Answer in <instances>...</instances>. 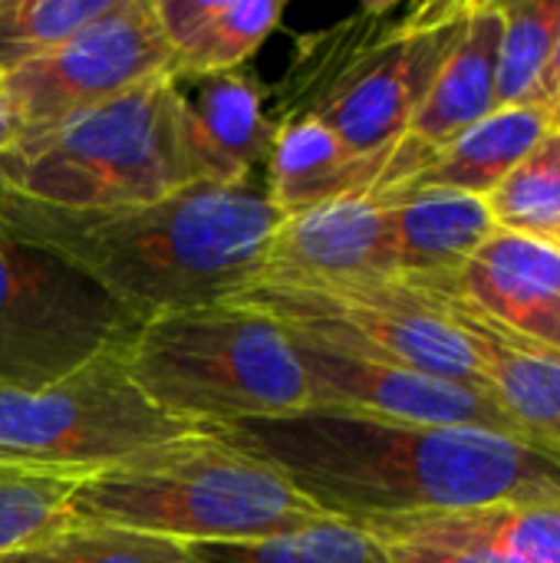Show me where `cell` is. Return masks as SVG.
Masks as SVG:
<instances>
[{"instance_id": "6da1fadb", "label": "cell", "mask_w": 560, "mask_h": 563, "mask_svg": "<svg viewBox=\"0 0 560 563\" xmlns=\"http://www.w3.org/2000/svg\"><path fill=\"white\" fill-rule=\"evenodd\" d=\"M201 432L267 465L323 515L353 525L560 501V452L488 429L307 406Z\"/></svg>"}, {"instance_id": "7a4b0ae2", "label": "cell", "mask_w": 560, "mask_h": 563, "mask_svg": "<svg viewBox=\"0 0 560 563\" xmlns=\"http://www.w3.org/2000/svg\"><path fill=\"white\" fill-rule=\"evenodd\" d=\"M0 214L59 254L139 323L234 300L261 277L284 221L264 175L198 181L132 208H53L0 185Z\"/></svg>"}, {"instance_id": "3957f363", "label": "cell", "mask_w": 560, "mask_h": 563, "mask_svg": "<svg viewBox=\"0 0 560 563\" xmlns=\"http://www.w3.org/2000/svg\"><path fill=\"white\" fill-rule=\"evenodd\" d=\"M472 0L370 3L300 40L274 122L320 119L353 152L393 148L465 33Z\"/></svg>"}, {"instance_id": "277c9868", "label": "cell", "mask_w": 560, "mask_h": 563, "mask_svg": "<svg viewBox=\"0 0 560 563\" xmlns=\"http://www.w3.org/2000/svg\"><path fill=\"white\" fill-rule=\"evenodd\" d=\"M66 518L188 548L274 538L330 515L267 465L198 429L76 482Z\"/></svg>"}, {"instance_id": "5b68a950", "label": "cell", "mask_w": 560, "mask_h": 563, "mask_svg": "<svg viewBox=\"0 0 560 563\" xmlns=\"http://www.w3.org/2000/svg\"><path fill=\"white\" fill-rule=\"evenodd\" d=\"M205 181L172 76L26 129L0 152V185L53 208H132Z\"/></svg>"}, {"instance_id": "8992f818", "label": "cell", "mask_w": 560, "mask_h": 563, "mask_svg": "<svg viewBox=\"0 0 560 563\" xmlns=\"http://www.w3.org/2000/svg\"><path fill=\"white\" fill-rule=\"evenodd\" d=\"M119 356L155 409L195 429L310 406L304 363L287 330L238 300L152 317Z\"/></svg>"}, {"instance_id": "52a82bcc", "label": "cell", "mask_w": 560, "mask_h": 563, "mask_svg": "<svg viewBox=\"0 0 560 563\" xmlns=\"http://www.w3.org/2000/svg\"><path fill=\"white\" fill-rule=\"evenodd\" d=\"M198 432L155 409L119 350L46 386L0 383V468L83 482L145 449Z\"/></svg>"}, {"instance_id": "ba28073f", "label": "cell", "mask_w": 560, "mask_h": 563, "mask_svg": "<svg viewBox=\"0 0 560 563\" xmlns=\"http://www.w3.org/2000/svg\"><path fill=\"white\" fill-rule=\"evenodd\" d=\"M234 300L274 317L287 333L353 356L409 366L488 396L469 336L426 290L413 284L370 280L340 287H251Z\"/></svg>"}, {"instance_id": "9c48e42d", "label": "cell", "mask_w": 560, "mask_h": 563, "mask_svg": "<svg viewBox=\"0 0 560 563\" xmlns=\"http://www.w3.org/2000/svg\"><path fill=\"white\" fill-rule=\"evenodd\" d=\"M139 320L0 214V383L46 386L122 350Z\"/></svg>"}, {"instance_id": "30bf717a", "label": "cell", "mask_w": 560, "mask_h": 563, "mask_svg": "<svg viewBox=\"0 0 560 563\" xmlns=\"http://www.w3.org/2000/svg\"><path fill=\"white\" fill-rule=\"evenodd\" d=\"M155 76H172V46L155 0H116L63 46L7 73L0 89L26 132L109 102Z\"/></svg>"}, {"instance_id": "8fae6325", "label": "cell", "mask_w": 560, "mask_h": 563, "mask_svg": "<svg viewBox=\"0 0 560 563\" xmlns=\"http://www.w3.org/2000/svg\"><path fill=\"white\" fill-rule=\"evenodd\" d=\"M287 336L304 363L310 406L396 419V422L488 429V432L528 439L495 406V399L479 389H469V386H459V383H449V379H439L409 366L353 356V353L323 346L297 333H287Z\"/></svg>"}, {"instance_id": "7c38bea8", "label": "cell", "mask_w": 560, "mask_h": 563, "mask_svg": "<svg viewBox=\"0 0 560 563\" xmlns=\"http://www.w3.org/2000/svg\"><path fill=\"white\" fill-rule=\"evenodd\" d=\"M396 280L393 201L373 188L287 214L254 287H340Z\"/></svg>"}, {"instance_id": "4fadbf2b", "label": "cell", "mask_w": 560, "mask_h": 563, "mask_svg": "<svg viewBox=\"0 0 560 563\" xmlns=\"http://www.w3.org/2000/svg\"><path fill=\"white\" fill-rule=\"evenodd\" d=\"M498 46H502V7L492 0H472L465 33L432 82L426 102L413 115L406 135L393 145L386 175L376 188H396L413 178L439 148L462 132L488 119L498 102Z\"/></svg>"}, {"instance_id": "5bb4252c", "label": "cell", "mask_w": 560, "mask_h": 563, "mask_svg": "<svg viewBox=\"0 0 560 563\" xmlns=\"http://www.w3.org/2000/svg\"><path fill=\"white\" fill-rule=\"evenodd\" d=\"M442 287L508 333L560 353V247L495 231Z\"/></svg>"}, {"instance_id": "9a60e30c", "label": "cell", "mask_w": 560, "mask_h": 563, "mask_svg": "<svg viewBox=\"0 0 560 563\" xmlns=\"http://www.w3.org/2000/svg\"><path fill=\"white\" fill-rule=\"evenodd\" d=\"M406 284V280H403ZM439 310L469 336L488 396L538 445L560 452V353L521 340L442 287H422Z\"/></svg>"}, {"instance_id": "2e32d148", "label": "cell", "mask_w": 560, "mask_h": 563, "mask_svg": "<svg viewBox=\"0 0 560 563\" xmlns=\"http://www.w3.org/2000/svg\"><path fill=\"white\" fill-rule=\"evenodd\" d=\"M172 79L185 102L188 142L205 181H248L264 175L277 139L264 82L248 69Z\"/></svg>"}, {"instance_id": "e0dca14e", "label": "cell", "mask_w": 560, "mask_h": 563, "mask_svg": "<svg viewBox=\"0 0 560 563\" xmlns=\"http://www.w3.org/2000/svg\"><path fill=\"white\" fill-rule=\"evenodd\" d=\"M393 148L360 155L320 119L297 115L277 122V139L264 165V185L274 208L287 218L333 198L373 191L389 165Z\"/></svg>"}, {"instance_id": "ac0fdd59", "label": "cell", "mask_w": 560, "mask_h": 563, "mask_svg": "<svg viewBox=\"0 0 560 563\" xmlns=\"http://www.w3.org/2000/svg\"><path fill=\"white\" fill-rule=\"evenodd\" d=\"M380 541L469 548L505 563H560V501H502L452 515L360 525Z\"/></svg>"}, {"instance_id": "d6986e66", "label": "cell", "mask_w": 560, "mask_h": 563, "mask_svg": "<svg viewBox=\"0 0 560 563\" xmlns=\"http://www.w3.org/2000/svg\"><path fill=\"white\" fill-rule=\"evenodd\" d=\"M393 201L396 280L436 284L455 277L498 231L485 198L455 191H383Z\"/></svg>"}, {"instance_id": "ffe728a7", "label": "cell", "mask_w": 560, "mask_h": 563, "mask_svg": "<svg viewBox=\"0 0 560 563\" xmlns=\"http://www.w3.org/2000/svg\"><path fill=\"white\" fill-rule=\"evenodd\" d=\"M284 0H155L172 46V76H215L244 69L281 26Z\"/></svg>"}, {"instance_id": "44dd1931", "label": "cell", "mask_w": 560, "mask_h": 563, "mask_svg": "<svg viewBox=\"0 0 560 563\" xmlns=\"http://www.w3.org/2000/svg\"><path fill=\"white\" fill-rule=\"evenodd\" d=\"M548 129L551 115L541 106L495 109L488 119L439 148L413 178L380 191H455L488 198L505 181V175L541 142Z\"/></svg>"}, {"instance_id": "7402d4cb", "label": "cell", "mask_w": 560, "mask_h": 563, "mask_svg": "<svg viewBox=\"0 0 560 563\" xmlns=\"http://www.w3.org/2000/svg\"><path fill=\"white\" fill-rule=\"evenodd\" d=\"M188 554L195 563H396L376 534L340 518L257 541L188 544Z\"/></svg>"}, {"instance_id": "603a6c76", "label": "cell", "mask_w": 560, "mask_h": 563, "mask_svg": "<svg viewBox=\"0 0 560 563\" xmlns=\"http://www.w3.org/2000/svg\"><path fill=\"white\" fill-rule=\"evenodd\" d=\"M485 205L498 231L560 247V129L541 135Z\"/></svg>"}, {"instance_id": "cb8c5ba5", "label": "cell", "mask_w": 560, "mask_h": 563, "mask_svg": "<svg viewBox=\"0 0 560 563\" xmlns=\"http://www.w3.org/2000/svg\"><path fill=\"white\" fill-rule=\"evenodd\" d=\"M498 109L538 106L541 79L560 36V0H502Z\"/></svg>"}, {"instance_id": "d4e9b609", "label": "cell", "mask_w": 560, "mask_h": 563, "mask_svg": "<svg viewBox=\"0 0 560 563\" xmlns=\"http://www.w3.org/2000/svg\"><path fill=\"white\" fill-rule=\"evenodd\" d=\"M0 563H195L185 544L149 538L119 528L73 525L50 531L46 538L23 544Z\"/></svg>"}, {"instance_id": "484cf974", "label": "cell", "mask_w": 560, "mask_h": 563, "mask_svg": "<svg viewBox=\"0 0 560 563\" xmlns=\"http://www.w3.org/2000/svg\"><path fill=\"white\" fill-rule=\"evenodd\" d=\"M116 0H0V79L76 36Z\"/></svg>"}, {"instance_id": "4316f807", "label": "cell", "mask_w": 560, "mask_h": 563, "mask_svg": "<svg viewBox=\"0 0 560 563\" xmlns=\"http://www.w3.org/2000/svg\"><path fill=\"white\" fill-rule=\"evenodd\" d=\"M76 482L0 468V558L63 528Z\"/></svg>"}, {"instance_id": "83f0119b", "label": "cell", "mask_w": 560, "mask_h": 563, "mask_svg": "<svg viewBox=\"0 0 560 563\" xmlns=\"http://www.w3.org/2000/svg\"><path fill=\"white\" fill-rule=\"evenodd\" d=\"M396 563H505L485 551L469 548H432V544H409V541H383Z\"/></svg>"}, {"instance_id": "f1b7e54d", "label": "cell", "mask_w": 560, "mask_h": 563, "mask_svg": "<svg viewBox=\"0 0 560 563\" xmlns=\"http://www.w3.org/2000/svg\"><path fill=\"white\" fill-rule=\"evenodd\" d=\"M538 106L551 115V129H560V36L554 53H551V63H548V73L541 79V96H538Z\"/></svg>"}, {"instance_id": "f546056e", "label": "cell", "mask_w": 560, "mask_h": 563, "mask_svg": "<svg viewBox=\"0 0 560 563\" xmlns=\"http://www.w3.org/2000/svg\"><path fill=\"white\" fill-rule=\"evenodd\" d=\"M20 135H23V125H20V119H17V112H13L10 99H7L3 89H0V152L10 148Z\"/></svg>"}]
</instances>
